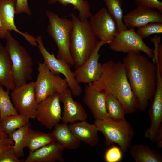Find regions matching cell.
Listing matches in <instances>:
<instances>
[{"instance_id":"1","label":"cell","mask_w":162,"mask_h":162,"mask_svg":"<svg viewBox=\"0 0 162 162\" xmlns=\"http://www.w3.org/2000/svg\"><path fill=\"white\" fill-rule=\"evenodd\" d=\"M127 77L131 89L137 98L139 109L145 110L148 101L152 100L157 82L155 63L140 52H130L123 59Z\"/></svg>"},{"instance_id":"2","label":"cell","mask_w":162,"mask_h":162,"mask_svg":"<svg viewBox=\"0 0 162 162\" xmlns=\"http://www.w3.org/2000/svg\"><path fill=\"white\" fill-rule=\"evenodd\" d=\"M102 66L101 76L92 82L93 86L116 97L126 114L135 112L139 109L138 101L131 89L123 62L110 60L102 64Z\"/></svg>"},{"instance_id":"3","label":"cell","mask_w":162,"mask_h":162,"mask_svg":"<svg viewBox=\"0 0 162 162\" xmlns=\"http://www.w3.org/2000/svg\"><path fill=\"white\" fill-rule=\"evenodd\" d=\"M72 27L70 35V50L75 69L83 64L94 50L98 41L89 21L81 20L71 14Z\"/></svg>"},{"instance_id":"4","label":"cell","mask_w":162,"mask_h":162,"mask_svg":"<svg viewBox=\"0 0 162 162\" xmlns=\"http://www.w3.org/2000/svg\"><path fill=\"white\" fill-rule=\"evenodd\" d=\"M5 46L9 55L12 65L13 79L16 87L27 83L32 79V58L26 48L14 37L10 31L6 33Z\"/></svg>"},{"instance_id":"5","label":"cell","mask_w":162,"mask_h":162,"mask_svg":"<svg viewBox=\"0 0 162 162\" xmlns=\"http://www.w3.org/2000/svg\"><path fill=\"white\" fill-rule=\"evenodd\" d=\"M94 124L98 131L104 136L106 146L116 143L123 154L126 152L131 146L134 131L131 124L125 119H95Z\"/></svg>"},{"instance_id":"6","label":"cell","mask_w":162,"mask_h":162,"mask_svg":"<svg viewBox=\"0 0 162 162\" xmlns=\"http://www.w3.org/2000/svg\"><path fill=\"white\" fill-rule=\"evenodd\" d=\"M49 23L47 31L55 42L58 49L57 58L66 61L71 66L74 63L70 50V35L72 23L71 20L59 17L51 11L47 10Z\"/></svg>"},{"instance_id":"7","label":"cell","mask_w":162,"mask_h":162,"mask_svg":"<svg viewBox=\"0 0 162 162\" xmlns=\"http://www.w3.org/2000/svg\"><path fill=\"white\" fill-rule=\"evenodd\" d=\"M38 74L34 82L37 104L54 93H61L68 88L66 79L54 74L44 63L39 62Z\"/></svg>"},{"instance_id":"8","label":"cell","mask_w":162,"mask_h":162,"mask_svg":"<svg viewBox=\"0 0 162 162\" xmlns=\"http://www.w3.org/2000/svg\"><path fill=\"white\" fill-rule=\"evenodd\" d=\"M36 38L38 46L44 59V62L54 74L63 75L72 95L80 96L82 89L75 78L74 71L70 69L71 66L64 60L57 58L54 53L51 54L47 50L44 45L41 36L38 35Z\"/></svg>"},{"instance_id":"9","label":"cell","mask_w":162,"mask_h":162,"mask_svg":"<svg viewBox=\"0 0 162 162\" xmlns=\"http://www.w3.org/2000/svg\"><path fill=\"white\" fill-rule=\"evenodd\" d=\"M108 44L110 50L114 52L128 53L142 52L152 60L154 58V50L148 46L133 29L121 32Z\"/></svg>"},{"instance_id":"10","label":"cell","mask_w":162,"mask_h":162,"mask_svg":"<svg viewBox=\"0 0 162 162\" xmlns=\"http://www.w3.org/2000/svg\"><path fill=\"white\" fill-rule=\"evenodd\" d=\"M14 106L19 113L29 119L35 118L37 103L34 89V82L16 87L10 94Z\"/></svg>"},{"instance_id":"11","label":"cell","mask_w":162,"mask_h":162,"mask_svg":"<svg viewBox=\"0 0 162 162\" xmlns=\"http://www.w3.org/2000/svg\"><path fill=\"white\" fill-rule=\"evenodd\" d=\"M89 19L92 30L99 41L106 42L108 44L119 33L116 21L106 8H101Z\"/></svg>"},{"instance_id":"12","label":"cell","mask_w":162,"mask_h":162,"mask_svg":"<svg viewBox=\"0 0 162 162\" xmlns=\"http://www.w3.org/2000/svg\"><path fill=\"white\" fill-rule=\"evenodd\" d=\"M60 94L56 93L37 104L35 118L46 128L51 129L62 118Z\"/></svg>"},{"instance_id":"13","label":"cell","mask_w":162,"mask_h":162,"mask_svg":"<svg viewBox=\"0 0 162 162\" xmlns=\"http://www.w3.org/2000/svg\"><path fill=\"white\" fill-rule=\"evenodd\" d=\"M16 0H0V19L2 26L0 38H4L8 31H14L23 36L34 47L38 46L37 38L27 32H22L16 27L14 22Z\"/></svg>"},{"instance_id":"14","label":"cell","mask_w":162,"mask_h":162,"mask_svg":"<svg viewBox=\"0 0 162 162\" xmlns=\"http://www.w3.org/2000/svg\"><path fill=\"white\" fill-rule=\"evenodd\" d=\"M108 42L99 40L94 52L88 59L74 71L75 78L79 83L88 84L98 80L101 76L102 64L99 62V52L101 47Z\"/></svg>"},{"instance_id":"15","label":"cell","mask_w":162,"mask_h":162,"mask_svg":"<svg viewBox=\"0 0 162 162\" xmlns=\"http://www.w3.org/2000/svg\"><path fill=\"white\" fill-rule=\"evenodd\" d=\"M156 88L148 113L151 121L144 133L145 137L154 142L162 122V74L157 72Z\"/></svg>"},{"instance_id":"16","label":"cell","mask_w":162,"mask_h":162,"mask_svg":"<svg viewBox=\"0 0 162 162\" xmlns=\"http://www.w3.org/2000/svg\"><path fill=\"white\" fill-rule=\"evenodd\" d=\"M123 21L127 28L134 29L151 23H162V14L153 8L139 6L124 16Z\"/></svg>"},{"instance_id":"17","label":"cell","mask_w":162,"mask_h":162,"mask_svg":"<svg viewBox=\"0 0 162 162\" xmlns=\"http://www.w3.org/2000/svg\"><path fill=\"white\" fill-rule=\"evenodd\" d=\"M83 100L95 119L110 118L106 108V93L98 90L92 82L85 86Z\"/></svg>"},{"instance_id":"18","label":"cell","mask_w":162,"mask_h":162,"mask_svg":"<svg viewBox=\"0 0 162 162\" xmlns=\"http://www.w3.org/2000/svg\"><path fill=\"white\" fill-rule=\"evenodd\" d=\"M61 102L63 104L61 120L68 124L77 121L86 120L88 115L82 104L74 100L69 88L60 94Z\"/></svg>"},{"instance_id":"19","label":"cell","mask_w":162,"mask_h":162,"mask_svg":"<svg viewBox=\"0 0 162 162\" xmlns=\"http://www.w3.org/2000/svg\"><path fill=\"white\" fill-rule=\"evenodd\" d=\"M65 149L55 142L29 153L24 162H64L63 152Z\"/></svg>"},{"instance_id":"20","label":"cell","mask_w":162,"mask_h":162,"mask_svg":"<svg viewBox=\"0 0 162 162\" xmlns=\"http://www.w3.org/2000/svg\"><path fill=\"white\" fill-rule=\"evenodd\" d=\"M75 136L91 147L96 146L99 142V131L95 124L88 123L86 120L77 121L68 125Z\"/></svg>"},{"instance_id":"21","label":"cell","mask_w":162,"mask_h":162,"mask_svg":"<svg viewBox=\"0 0 162 162\" xmlns=\"http://www.w3.org/2000/svg\"><path fill=\"white\" fill-rule=\"evenodd\" d=\"M0 85L7 90L12 91L16 88L14 84L12 63L5 46L0 42Z\"/></svg>"},{"instance_id":"22","label":"cell","mask_w":162,"mask_h":162,"mask_svg":"<svg viewBox=\"0 0 162 162\" xmlns=\"http://www.w3.org/2000/svg\"><path fill=\"white\" fill-rule=\"evenodd\" d=\"M52 133L56 141L64 149H74L80 146V141L73 134L68 124L58 123L54 127Z\"/></svg>"},{"instance_id":"23","label":"cell","mask_w":162,"mask_h":162,"mask_svg":"<svg viewBox=\"0 0 162 162\" xmlns=\"http://www.w3.org/2000/svg\"><path fill=\"white\" fill-rule=\"evenodd\" d=\"M56 142L53 133H46L28 128L26 136L25 147L29 153L51 143Z\"/></svg>"},{"instance_id":"24","label":"cell","mask_w":162,"mask_h":162,"mask_svg":"<svg viewBox=\"0 0 162 162\" xmlns=\"http://www.w3.org/2000/svg\"><path fill=\"white\" fill-rule=\"evenodd\" d=\"M132 157L136 162H161L162 155L147 146L136 144L129 148Z\"/></svg>"},{"instance_id":"25","label":"cell","mask_w":162,"mask_h":162,"mask_svg":"<svg viewBox=\"0 0 162 162\" xmlns=\"http://www.w3.org/2000/svg\"><path fill=\"white\" fill-rule=\"evenodd\" d=\"M29 118L23 114L10 115L3 117L0 120L4 132L8 135L17 129L30 123Z\"/></svg>"},{"instance_id":"26","label":"cell","mask_w":162,"mask_h":162,"mask_svg":"<svg viewBox=\"0 0 162 162\" xmlns=\"http://www.w3.org/2000/svg\"><path fill=\"white\" fill-rule=\"evenodd\" d=\"M108 13L116 21L119 32L127 28L123 21V11L122 9L123 0H103Z\"/></svg>"},{"instance_id":"27","label":"cell","mask_w":162,"mask_h":162,"mask_svg":"<svg viewBox=\"0 0 162 162\" xmlns=\"http://www.w3.org/2000/svg\"><path fill=\"white\" fill-rule=\"evenodd\" d=\"M49 4H52L58 3L63 6L71 4L74 10L79 12V18L81 20L87 19L92 15L90 10L89 4L86 0H48Z\"/></svg>"},{"instance_id":"28","label":"cell","mask_w":162,"mask_h":162,"mask_svg":"<svg viewBox=\"0 0 162 162\" xmlns=\"http://www.w3.org/2000/svg\"><path fill=\"white\" fill-rule=\"evenodd\" d=\"M30 123L21 127L12 132L8 136L12 139L14 144L13 148L17 157L19 158L24 155V149L28 130Z\"/></svg>"},{"instance_id":"29","label":"cell","mask_w":162,"mask_h":162,"mask_svg":"<svg viewBox=\"0 0 162 162\" xmlns=\"http://www.w3.org/2000/svg\"><path fill=\"white\" fill-rule=\"evenodd\" d=\"M106 106L107 113L110 118L116 119H125L126 113L121 104L116 97L106 93Z\"/></svg>"},{"instance_id":"30","label":"cell","mask_w":162,"mask_h":162,"mask_svg":"<svg viewBox=\"0 0 162 162\" xmlns=\"http://www.w3.org/2000/svg\"><path fill=\"white\" fill-rule=\"evenodd\" d=\"M10 91H6L0 85V120L3 117L19 113L14 108L9 95Z\"/></svg>"},{"instance_id":"31","label":"cell","mask_w":162,"mask_h":162,"mask_svg":"<svg viewBox=\"0 0 162 162\" xmlns=\"http://www.w3.org/2000/svg\"><path fill=\"white\" fill-rule=\"evenodd\" d=\"M136 33L143 39L153 34L162 33V23L153 22L137 28Z\"/></svg>"},{"instance_id":"32","label":"cell","mask_w":162,"mask_h":162,"mask_svg":"<svg viewBox=\"0 0 162 162\" xmlns=\"http://www.w3.org/2000/svg\"><path fill=\"white\" fill-rule=\"evenodd\" d=\"M123 153L119 147L113 145L106 151L104 156L106 162H118L123 157Z\"/></svg>"},{"instance_id":"33","label":"cell","mask_w":162,"mask_h":162,"mask_svg":"<svg viewBox=\"0 0 162 162\" xmlns=\"http://www.w3.org/2000/svg\"><path fill=\"white\" fill-rule=\"evenodd\" d=\"M16 155L13 147L0 153V162H22Z\"/></svg>"},{"instance_id":"34","label":"cell","mask_w":162,"mask_h":162,"mask_svg":"<svg viewBox=\"0 0 162 162\" xmlns=\"http://www.w3.org/2000/svg\"><path fill=\"white\" fill-rule=\"evenodd\" d=\"M137 6H144L156 9L162 13V2L159 0H134Z\"/></svg>"},{"instance_id":"35","label":"cell","mask_w":162,"mask_h":162,"mask_svg":"<svg viewBox=\"0 0 162 162\" xmlns=\"http://www.w3.org/2000/svg\"><path fill=\"white\" fill-rule=\"evenodd\" d=\"M25 13L30 16L32 12L28 4V0H16L15 15Z\"/></svg>"},{"instance_id":"36","label":"cell","mask_w":162,"mask_h":162,"mask_svg":"<svg viewBox=\"0 0 162 162\" xmlns=\"http://www.w3.org/2000/svg\"><path fill=\"white\" fill-rule=\"evenodd\" d=\"M14 142L8 136L0 139V153L4 150L13 147Z\"/></svg>"},{"instance_id":"37","label":"cell","mask_w":162,"mask_h":162,"mask_svg":"<svg viewBox=\"0 0 162 162\" xmlns=\"http://www.w3.org/2000/svg\"><path fill=\"white\" fill-rule=\"evenodd\" d=\"M162 125L160 127L156 135L154 142L156 143L157 147L159 148L162 147Z\"/></svg>"},{"instance_id":"38","label":"cell","mask_w":162,"mask_h":162,"mask_svg":"<svg viewBox=\"0 0 162 162\" xmlns=\"http://www.w3.org/2000/svg\"><path fill=\"white\" fill-rule=\"evenodd\" d=\"M4 132L2 126L0 121V139L8 137Z\"/></svg>"},{"instance_id":"39","label":"cell","mask_w":162,"mask_h":162,"mask_svg":"<svg viewBox=\"0 0 162 162\" xmlns=\"http://www.w3.org/2000/svg\"><path fill=\"white\" fill-rule=\"evenodd\" d=\"M2 26V23L0 19V31Z\"/></svg>"}]
</instances>
